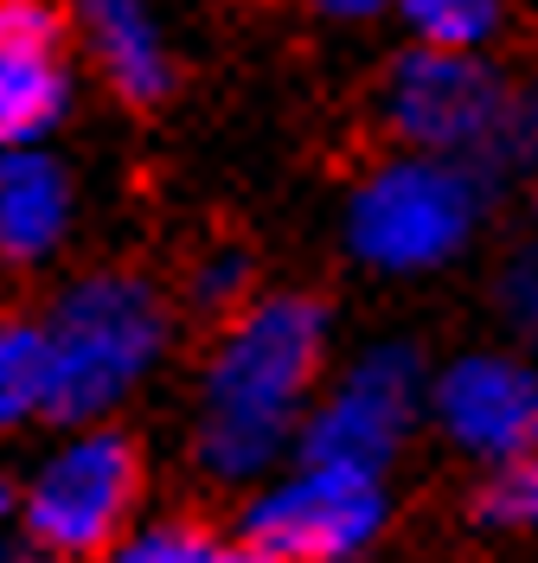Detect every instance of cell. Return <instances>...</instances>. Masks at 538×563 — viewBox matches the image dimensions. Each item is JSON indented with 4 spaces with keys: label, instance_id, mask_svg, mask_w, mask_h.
<instances>
[{
    "label": "cell",
    "instance_id": "1",
    "mask_svg": "<svg viewBox=\"0 0 538 563\" xmlns=\"http://www.w3.org/2000/svg\"><path fill=\"white\" fill-rule=\"evenodd\" d=\"M327 352V308L315 295H263L231 314L206 365L199 467L212 481H256L301 422Z\"/></svg>",
    "mask_w": 538,
    "mask_h": 563
},
{
    "label": "cell",
    "instance_id": "2",
    "mask_svg": "<svg viewBox=\"0 0 538 563\" xmlns=\"http://www.w3.org/2000/svg\"><path fill=\"white\" fill-rule=\"evenodd\" d=\"M45 327V417L65 429H103V417L154 372V358L167 346V301L154 295V282L129 269L72 282Z\"/></svg>",
    "mask_w": 538,
    "mask_h": 563
},
{
    "label": "cell",
    "instance_id": "3",
    "mask_svg": "<svg viewBox=\"0 0 538 563\" xmlns=\"http://www.w3.org/2000/svg\"><path fill=\"white\" fill-rule=\"evenodd\" d=\"M474 218H481V192L455 161H430V154H410L392 161L353 192L347 211V238L353 256L372 269H436L449 263L455 250L474 238Z\"/></svg>",
    "mask_w": 538,
    "mask_h": 563
},
{
    "label": "cell",
    "instance_id": "4",
    "mask_svg": "<svg viewBox=\"0 0 538 563\" xmlns=\"http://www.w3.org/2000/svg\"><path fill=\"white\" fill-rule=\"evenodd\" d=\"M142 499V455L122 429H72L26 487V531L45 558L116 551Z\"/></svg>",
    "mask_w": 538,
    "mask_h": 563
},
{
    "label": "cell",
    "instance_id": "5",
    "mask_svg": "<svg viewBox=\"0 0 538 563\" xmlns=\"http://www.w3.org/2000/svg\"><path fill=\"white\" fill-rule=\"evenodd\" d=\"M385 531V481L359 467H301L256 493L238 519V544L270 563H359Z\"/></svg>",
    "mask_w": 538,
    "mask_h": 563
},
{
    "label": "cell",
    "instance_id": "6",
    "mask_svg": "<svg viewBox=\"0 0 538 563\" xmlns=\"http://www.w3.org/2000/svg\"><path fill=\"white\" fill-rule=\"evenodd\" d=\"M424 397V365L417 346L385 340L365 358L347 365V378L333 385L315 417L301 422V467H359V474H385L397 455L410 410Z\"/></svg>",
    "mask_w": 538,
    "mask_h": 563
},
{
    "label": "cell",
    "instance_id": "7",
    "mask_svg": "<svg viewBox=\"0 0 538 563\" xmlns=\"http://www.w3.org/2000/svg\"><path fill=\"white\" fill-rule=\"evenodd\" d=\"M385 122L397 141H410L430 161H455V154H481L501 135L506 97L501 77L474 65L468 52H410L397 58L385 77Z\"/></svg>",
    "mask_w": 538,
    "mask_h": 563
},
{
    "label": "cell",
    "instance_id": "8",
    "mask_svg": "<svg viewBox=\"0 0 538 563\" xmlns=\"http://www.w3.org/2000/svg\"><path fill=\"white\" fill-rule=\"evenodd\" d=\"M436 417L449 429V442H462L481 461H519L538 449V372L501 352H474L455 358L436 378Z\"/></svg>",
    "mask_w": 538,
    "mask_h": 563
},
{
    "label": "cell",
    "instance_id": "9",
    "mask_svg": "<svg viewBox=\"0 0 538 563\" xmlns=\"http://www.w3.org/2000/svg\"><path fill=\"white\" fill-rule=\"evenodd\" d=\"M72 26L90 52V65L103 70V84L129 109H154L174 90V58L161 20L147 13V0H77Z\"/></svg>",
    "mask_w": 538,
    "mask_h": 563
},
{
    "label": "cell",
    "instance_id": "10",
    "mask_svg": "<svg viewBox=\"0 0 538 563\" xmlns=\"http://www.w3.org/2000/svg\"><path fill=\"white\" fill-rule=\"evenodd\" d=\"M72 238V174L39 154H0V269H39Z\"/></svg>",
    "mask_w": 538,
    "mask_h": 563
},
{
    "label": "cell",
    "instance_id": "11",
    "mask_svg": "<svg viewBox=\"0 0 538 563\" xmlns=\"http://www.w3.org/2000/svg\"><path fill=\"white\" fill-rule=\"evenodd\" d=\"M72 109V70L58 52H0V154L33 147Z\"/></svg>",
    "mask_w": 538,
    "mask_h": 563
},
{
    "label": "cell",
    "instance_id": "12",
    "mask_svg": "<svg viewBox=\"0 0 538 563\" xmlns=\"http://www.w3.org/2000/svg\"><path fill=\"white\" fill-rule=\"evenodd\" d=\"M45 385H52L45 327L20 314H0V435L45 417Z\"/></svg>",
    "mask_w": 538,
    "mask_h": 563
},
{
    "label": "cell",
    "instance_id": "13",
    "mask_svg": "<svg viewBox=\"0 0 538 563\" xmlns=\"http://www.w3.org/2000/svg\"><path fill=\"white\" fill-rule=\"evenodd\" d=\"M109 563H270V558H256L251 544H224V538L206 531V526L167 519V526L129 531V538L109 551Z\"/></svg>",
    "mask_w": 538,
    "mask_h": 563
},
{
    "label": "cell",
    "instance_id": "14",
    "mask_svg": "<svg viewBox=\"0 0 538 563\" xmlns=\"http://www.w3.org/2000/svg\"><path fill=\"white\" fill-rule=\"evenodd\" d=\"M397 13L410 20V33L430 38V52H474L501 20L494 0H397Z\"/></svg>",
    "mask_w": 538,
    "mask_h": 563
},
{
    "label": "cell",
    "instance_id": "15",
    "mask_svg": "<svg viewBox=\"0 0 538 563\" xmlns=\"http://www.w3.org/2000/svg\"><path fill=\"white\" fill-rule=\"evenodd\" d=\"M481 519L501 531H538V449L506 461L501 474L481 487Z\"/></svg>",
    "mask_w": 538,
    "mask_h": 563
},
{
    "label": "cell",
    "instance_id": "16",
    "mask_svg": "<svg viewBox=\"0 0 538 563\" xmlns=\"http://www.w3.org/2000/svg\"><path fill=\"white\" fill-rule=\"evenodd\" d=\"M0 52H58L65 58V7L58 0H0Z\"/></svg>",
    "mask_w": 538,
    "mask_h": 563
},
{
    "label": "cell",
    "instance_id": "17",
    "mask_svg": "<svg viewBox=\"0 0 538 563\" xmlns=\"http://www.w3.org/2000/svg\"><path fill=\"white\" fill-rule=\"evenodd\" d=\"M251 282H256V269H251V256L244 250H212L199 269H193V301L199 308H212V314H244L251 308Z\"/></svg>",
    "mask_w": 538,
    "mask_h": 563
},
{
    "label": "cell",
    "instance_id": "18",
    "mask_svg": "<svg viewBox=\"0 0 538 563\" xmlns=\"http://www.w3.org/2000/svg\"><path fill=\"white\" fill-rule=\"evenodd\" d=\"M327 20H372L378 7H392V0H315Z\"/></svg>",
    "mask_w": 538,
    "mask_h": 563
},
{
    "label": "cell",
    "instance_id": "19",
    "mask_svg": "<svg viewBox=\"0 0 538 563\" xmlns=\"http://www.w3.org/2000/svg\"><path fill=\"white\" fill-rule=\"evenodd\" d=\"M513 301H519V314H526V327L538 333V263L519 276V288H513Z\"/></svg>",
    "mask_w": 538,
    "mask_h": 563
},
{
    "label": "cell",
    "instance_id": "20",
    "mask_svg": "<svg viewBox=\"0 0 538 563\" xmlns=\"http://www.w3.org/2000/svg\"><path fill=\"white\" fill-rule=\"evenodd\" d=\"M7 506H13V493H7V481H0V512H7Z\"/></svg>",
    "mask_w": 538,
    "mask_h": 563
},
{
    "label": "cell",
    "instance_id": "21",
    "mask_svg": "<svg viewBox=\"0 0 538 563\" xmlns=\"http://www.w3.org/2000/svg\"><path fill=\"white\" fill-rule=\"evenodd\" d=\"M26 563H72V558H26Z\"/></svg>",
    "mask_w": 538,
    "mask_h": 563
}]
</instances>
